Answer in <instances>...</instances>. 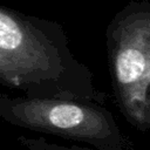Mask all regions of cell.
Listing matches in <instances>:
<instances>
[{"instance_id": "1", "label": "cell", "mask_w": 150, "mask_h": 150, "mask_svg": "<svg viewBox=\"0 0 150 150\" xmlns=\"http://www.w3.org/2000/svg\"><path fill=\"white\" fill-rule=\"evenodd\" d=\"M0 84L28 97L105 101L93 71L74 56L62 25L2 5Z\"/></svg>"}, {"instance_id": "2", "label": "cell", "mask_w": 150, "mask_h": 150, "mask_svg": "<svg viewBox=\"0 0 150 150\" xmlns=\"http://www.w3.org/2000/svg\"><path fill=\"white\" fill-rule=\"evenodd\" d=\"M108 68L114 97L125 121L150 130V1L132 0L105 29Z\"/></svg>"}, {"instance_id": "3", "label": "cell", "mask_w": 150, "mask_h": 150, "mask_svg": "<svg viewBox=\"0 0 150 150\" xmlns=\"http://www.w3.org/2000/svg\"><path fill=\"white\" fill-rule=\"evenodd\" d=\"M0 117L20 128L98 149H123L124 137L103 103L60 97L1 96Z\"/></svg>"}, {"instance_id": "4", "label": "cell", "mask_w": 150, "mask_h": 150, "mask_svg": "<svg viewBox=\"0 0 150 150\" xmlns=\"http://www.w3.org/2000/svg\"><path fill=\"white\" fill-rule=\"evenodd\" d=\"M18 141L29 150H128L123 149H98L90 145H80V144H57L50 143L43 137H26L20 136Z\"/></svg>"}]
</instances>
